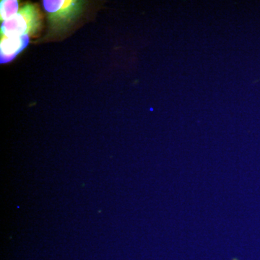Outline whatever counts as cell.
<instances>
[{
    "instance_id": "cell-1",
    "label": "cell",
    "mask_w": 260,
    "mask_h": 260,
    "mask_svg": "<svg viewBox=\"0 0 260 260\" xmlns=\"http://www.w3.org/2000/svg\"><path fill=\"white\" fill-rule=\"evenodd\" d=\"M42 17L39 7L25 4L18 13L1 25L2 37H17L34 35L42 26Z\"/></svg>"
},
{
    "instance_id": "cell-2",
    "label": "cell",
    "mask_w": 260,
    "mask_h": 260,
    "mask_svg": "<svg viewBox=\"0 0 260 260\" xmlns=\"http://www.w3.org/2000/svg\"><path fill=\"white\" fill-rule=\"evenodd\" d=\"M44 10L47 13L51 28L59 32L67 28L78 18L83 11L85 2L78 0H44Z\"/></svg>"
},
{
    "instance_id": "cell-3",
    "label": "cell",
    "mask_w": 260,
    "mask_h": 260,
    "mask_svg": "<svg viewBox=\"0 0 260 260\" xmlns=\"http://www.w3.org/2000/svg\"><path fill=\"white\" fill-rule=\"evenodd\" d=\"M28 36L17 37H2L0 44V62H10L28 45Z\"/></svg>"
},
{
    "instance_id": "cell-4",
    "label": "cell",
    "mask_w": 260,
    "mask_h": 260,
    "mask_svg": "<svg viewBox=\"0 0 260 260\" xmlns=\"http://www.w3.org/2000/svg\"><path fill=\"white\" fill-rule=\"evenodd\" d=\"M19 2L17 0H2L0 3V16L3 22L10 20L19 11Z\"/></svg>"
}]
</instances>
